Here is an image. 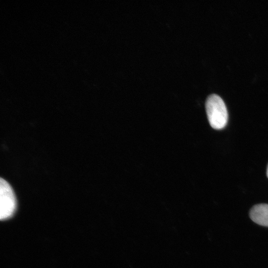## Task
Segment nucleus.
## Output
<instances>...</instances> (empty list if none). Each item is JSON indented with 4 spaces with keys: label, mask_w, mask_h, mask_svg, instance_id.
Masks as SVG:
<instances>
[{
    "label": "nucleus",
    "mask_w": 268,
    "mask_h": 268,
    "mask_svg": "<svg viewBox=\"0 0 268 268\" xmlns=\"http://www.w3.org/2000/svg\"><path fill=\"white\" fill-rule=\"evenodd\" d=\"M267 177L268 178V165L267 170Z\"/></svg>",
    "instance_id": "obj_4"
},
{
    "label": "nucleus",
    "mask_w": 268,
    "mask_h": 268,
    "mask_svg": "<svg viewBox=\"0 0 268 268\" xmlns=\"http://www.w3.org/2000/svg\"><path fill=\"white\" fill-rule=\"evenodd\" d=\"M206 112L211 127L215 130L224 128L228 121V112L224 102L218 95L212 94L207 98Z\"/></svg>",
    "instance_id": "obj_1"
},
{
    "label": "nucleus",
    "mask_w": 268,
    "mask_h": 268,
    "mask_svg": "<svg viewBox=\"0 0 268 268\" xmlns=\"http://www.w3.org/2000/svg\"><path fill=\"white\" fill-rule=\"evenodd\" d=\"M250 217L256 223L268 227V204L254 205L250 211Z\"/></svg>",
    "instance_id": "obj_3"
},
{
    "label": "nucleus",
    "mask_w": 268,
    "mask_h": 268,
    "mask_svg": "<svg viewBox=\"0 0 268 268\" xmlns=\"http://www.w3.org/2000/svg\"><path fill=\"white\" fill-rule=\"evenodd\" d=\"M16 207L14 192L9 183L2 178L0 180V218L5 220L10 217Z\"/></svg>",
    "instance_id": "obj_2"
}]
</instances>
